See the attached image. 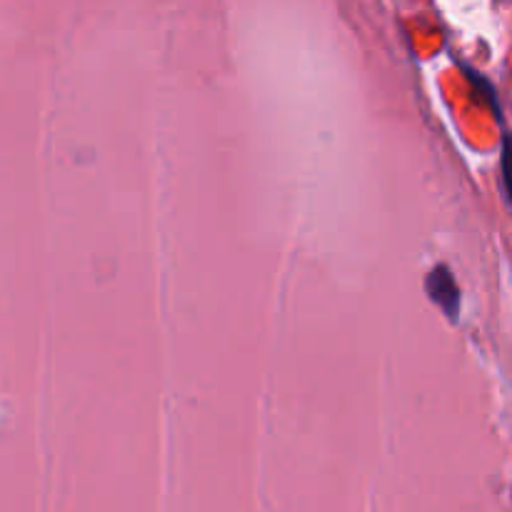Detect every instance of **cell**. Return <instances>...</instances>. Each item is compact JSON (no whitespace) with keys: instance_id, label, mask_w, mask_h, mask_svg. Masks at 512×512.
Wrapping results in <instances>:
<instances>
[{"instance_id":"obj_1","label":"cell","mask_w":512,"mask_h":512,"mask_svg":"<svg viewBox=\"0 0 512 512\" xmlns=\"http://www.w3.org/2000/svg\"><path fill=\"white\" fill-rule=\"evenodd\" d=\"M425 288H428V295L433 303L440 305L445 315L450 320H458L460 315V288L455 283L453 273H450L448 265H435L428 273V280H425Z\"/></svg>"},{"instance_id":"obj_2","label":"cell","mask_w":512,"mask_h":512,"mask_svg":"<svg viewBox=\"0 0 512 512\" xmlns=\"http://www.w3.org/2000/svg\"><path fill=\"white\" fill-rule=\"evenodd\" d=\"M500 165H503V183H505V190H508V200L512 203V135L510 133L503 138V158H500Z\"/></svg>"}]
</instances>
